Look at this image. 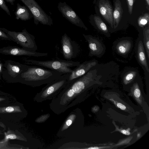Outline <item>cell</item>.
Returning a JSON list of instances; mask_svg holds the SVG:
<instances>
[{
  "label": "cell",
  "instance_id": "6da1fadb",
  "mask_svg": "<svg viewBox=\"0 0 149 149\" xmlns=\"http://www.w3.org/2000/svg\"><path fill=\"white\" fill-rule=\"evenodd\" d=\"M96 69H91L86 74L67 84L61 92L49 104L51 110L58 115L77 105L82 100L83 94L94 81L102 77Z\"/></svg>",
  "mask_w": 149,
  "mask_h": 149
},
{
  "label": "cell",
  "instance_id": "7a4b0ae2",
  "mask_svg": "<svg viewBox=\"0 0 149 149\" xmlns=\"http://www.w3.org/2000/svg\"><path fill=\"white\" fill-rule=\"evenodd\" d=\"M20 74L23 83L35 87L48 84L63 74L39 66H29Z\"/></svg>",
  "mask_w": 149,
  "mask_h": 149
},
{
  "label": "cell",
  "instance_id": "3957f363",
  "mask_svg": "<svg viewBox=\"0 0 149 149\" xmlns=\"http://www.w3.org/2000/svg\"><path fill=\"white\" fill-rule=\"evenodd\" d=\"M80 109L76 108L71 111L66 117L57 132L59 137L77 139L81 126Z\"/></svg>",
  "mask_w": 149,
  "mask_h": 149
},
{
  "label": "cell",
  "instance_id": "277c9868",
  "mask_svg": "<svg viewBox=\"0 0 149 149\" xmlns=\"http://www.w3.org/2000/svg\"><path fill=\"white\" fill-rule=\"evenodd\" d=\"M70 73L63 74L59 78L47 84L36 94L34 100L37 102H42L55 98L66 86Z\"/></svg>",
  "mask_w": 149,
  "mask_h": 149
},
{
  "label": "cell",
  "instance_id": "5b68a950",
  "mask_svg": "<svg viewBox=\"0 0 149 149\" xmlns=\"http://www.w3.org/2000/svg\"><path fill=\"white\" fill-rule=\"evenodd\" d=\"M26 62L29 64L58 71L63 74L71 73L72 70L70 68L77 66L80 64L79 62L63 60L40 61L29 59L26 60Z\"/></svg>",
  "mask_w": 149,
  "mask_h": 149
},
{
  "label": "cell",
  "instance_id": "8992f818",
  "mask_svg": "<svg viewBox=\"0 0 149 149\" xmlns=\"http://www.w3.org/2000/svg\"><path fill=\"white\" fill-rule=\"evenodd\" d=\"M0 29L5 32L11 40L16 42L25 49L33 51L38 49L37 46L33 35L29 33L25 29L21 32L8 31L4 28Z\"/></svg>",
  "mask_w": 149,
  "mask_h": 149
},
{
  "label": "cell",
  "instance_id": "52a82bcc",
  "mask_svg": "<svg viewBox=\"0 0 149 149\" xmlns=\"http://www.w3.org/2000/svg\"><path fill=\"white\" fill-rule=\"evenodd\" d=\"M29 8L34 18V23H39L51 26L53 24L51 17L47 15L35 0H20Z\"/></svg>",
  "mask_w": 149,
  "mask_h": 149
},
{
  "label": "cell",
  "instance_id": "ba28073f",
  "mask_svg": "<svg viewBox=\"0 0 149 149\" xmlns=\"http://www.w3.org/2000/svg\"><path fill=\"white\" fill-rule=\"evenodd\" d=\"M27 114L23 104L19 102H13L7 106L0 107V117L21 119L26 117Z\"/></svg>",
  "mask_w": 149,
  "mask_h": 149
},
{
  "label": "cell",
  "instance_id": "9c48e42d",
  "mask_svg": "<svg viewBox=\"0 0 149 149\" xmlns=\"http://www.w3.org/2000/svg\"><path fill=\"white\" fill-rule=\"evenodd\" d=\"M61 42L62 54L65 59L70 60L77 56L79 52L78 45L66 34L62 36Z\"/></svg>",
  "mask_w": 149,
  "mask_h": 149
},
{
  "label": "cell",
  "instance_id": "30bf717a",
  "mask_svg": "<svg viewBox=\"0 0 149 149\" xmlns=\"http://www.w3.org/2000/svg\"><path fill=\"white\" fill-rule=\"evenodd\" d=\"M58 8L63 16L72 24L86 30H88L75 12L65 2H60L58 3Z\"/></svg>",
  "mask_w": 149,
  "mask_h": 149
},
{
  "label": "cell",
  "instance_id": "8fae6325",
  "mask_svg": "<svg viewBox=\"0 0 149 149\" xmlns=\"http://www.w3.org/2000/svg\"><path fill=\"white\" fill-rule=\"evenodd\" d=\"M0 53L12 56H27L37 57L47 56L48 54L47 53L37 52L15 46L2 47L0 49Z\"/></svg>",
  "mask_w": 149,
  "mask_h": 149
},
{
  "label": "cell",
  "instance_id": "7c38bea8",
  "mask_svg": "<svg viewBox=\"0 0 149 149\" xmlns=\"http://www.w3.org/2000/svg\"><path fill=\"white\" fill-rule=\"evenodd\" d=\"M88 42L90 50L89 56H96L100 57L105 52V47L97 38L90 35H83Z\"/></svg>",
  "mask_w": 149,
  "mask_h": 149
},
{
  "label": "cell",
  "instance_id": "4fadbf2b",
  "mask_svg": "<svg viewBox=\"0 0 149 149\" xmlns=\"http://www.w3.org/2000/svg\"><path fill=\"white\" fill-rule=\"evenodd\" d=\"M96 60L85 61L79 65L72 70L69 77L67 84L72 80L81 77L86 74L93 67L97 64Z\"/></svg>",
  "mask_w": 149,
  "mask_h": 149
},
{
  "label": "cell",
  "instance_id": "5bb4252c",
  "mask_svg": "<svg viewBox=\"0 0 149 149\" xmlns=\"http://www.w3.org/2000/svg\"><path fill=\"white\" fill-rule=\"evenodd\" d=\"M99 10L101 15L112 28L113 27V9L109 0H100Z\"/></svg>",
  "mask_w": 149,
  "mask_h": 149
},
{
  "label": "cell",
  "instance_id": "9a60e30c",
  "mask_svg": "<svg viewBox=\"0 0 149 149\" xmlns=\"http://www.w3.org/2000/svg\"><path fill=\"white\" fill-rule=\"evenodd\" d=\"M114 8L113 12V26L115 29L118 26L121 18L123 10L120 0H113Z\"/></svg>",
  "mask_w": 149,
  "mask_h": 149
},
{
  "label": "cell",
  "instance_id": "2e32d148",
  "mask_svg": "<svg viewBox=\"0 0 149 149\" xmlns=\"http://www.w3.org/2000/svg\"><path fill=\"white\" fill-rule=\"evenodd\" d=\"M4 138L2 141H6L9 139H16L24 141H27L26 137L19 131L10 130L9 128L7 132H4Z\"/></svg>",
  "mask_w": 149,
  "mask_h": 149
},
{
  "label": "cell",
  "instance_id": "e0dca14e",
  "mask_svg": "<svg viewBox=\"0 0 149 149\" xmlns=\"http://www.w3.org/2000/svg\"><path fill=\"white\" fill-rule=\"evenodd\" d=\"M137 57L140 63L149 72V68L146 59L144 48L142 41L140 40L137 47Z\"/></svg>",
  "mask_w": 149,
  "mask_h": 149
},
{
  "label": "cell",
  "instance_id": "ac0fdd59",
  "mask_svg": "<svg viewBox=\"0 0 149 149\" xmlns=\"http://www.w3.org/2000/svg\"><path fill=\"white\" fill-rule=\"evenodd\" d=\"M29 66L22 65L20 67L16 64L8 63L7 68L8 73L11 76L15 77L16 76L25 71Z\"/></svg>",
  "mask_w": 149,
  "mask_h": 149
},
{
  "label": "cell",
  "instance_id": "d6986e66",
  "mask_svg": "<svg viewBox=\"0 0 149 149\" xmlns=\"http://www.w3.org/2000/svg\"><path fill=\"white\" fill-rule=\"evenodd\" d=\"M92 22L93 24L100 31L105 34H109L107 26L101 18L97 15H94L93 16Z\"/></svg>",
  "mask_w": 149,
  "mask_h": 149
},
{
  "label": "cell",
  "instance_id": "ffe728a7",
  "mask_svg": "<svg viewBox=\"0 0 149 149\" xmlns=\"http://www.w3.org/2000/svg\"><path fill=\"white\" fill-rule=\"evenodd\" d=\"M16 10L15 12L16 18L22 20H26L30 18V13L26 7L17 4Z\"/></svg>",
  "mask_w": 149,
  "mask_h": 149
},
{
  "label": "cell",
  "instance_id": "44dd1931",
  "mask_svg": "<svg viewBox=\"0 0 149 149\" xmlns=\"http://www.w3.org/2000/svg\"><path fill=\"white\" fill-rule=\"evenodd\" d=\"M132 43L128 40H123L119 42L117 45L116 49L118 52L122 54H125L130 50Z\"/></svg>",
  "mask_w": 149,
  "mask_h": 149
},
{
  "label": "cell",
  "instance_id": "7402d4cb",
  "mask_svg": "<svg viewBox=\"0 0 149 149\" xmlns=\"http://www.w3.org/2000/svg\"><path fill=\"white\" fill-rule=\"evenodd\" d=\"M144 43L145 47L147 56L149 59V28L146 27L143 30Z\"/></svg>",
  "mask_w": 149,
  "mask_h": 149
},
{
  "label": "cell",
  "instance_id": "603a6c76",
  "mask_svg": "<svg viewBox=\"0 0 149 149\" xmlns=\"http://www.w3.org/2000/svg\"><path fill=\"white\" fill-rule=\"evenodd\" d=\"M137 74V72L135 71H130L127 72L124 77V83L126 84L130 82L135 78Z\"/></svg>",
  "mask_w": 149,
  "mask_h": 149
},
{
  "label": "cell",
  "instance_id": "cb8c5ba5",
  "mask_svg": "<svg viewBox=\"0 0 149 149\" xmlns=\"http://www.w3.org/2000/svg\"><path fill=\"white\" fill-rule=\"evenodd\" d=\"M11 101L7 95L0 93V107L7 106L12 103Z\"/></svg>",
  "mask_w": 149,
  "mask_h": 149
},
{
  "label": "cell",
  "instance_id": "d4e9b609",
  "mask_svg": "<svg viewBox=\"0 0 149 149\" xmlns=\"http://www.w3.org/2000/svg\"><path fill=\"white\" fill-rule=\"evenodd\" d=\"M149 22V15L148 13L145 14L141 17L139 20V24L140 26H143Z\"/></svg>",
  "mask_w": 149,
  "mask_h": 149
},
{
  "label": "cell",
  "instance_id": "484cf974",
  "mask_svg": "<svg viewBox=\"0 0 149 149\" xmlns=\"http://www.w3.org/2000/svg\"><path fill=\"white\" fill-rule=\"evenodd\" d=\"M50 116V115L49 113L42 115L37 118L35 121L38 123L44 122Z\"/></svg>",
  "mask_w": 149,
  "mask_h": 149
},
{
  "label": "cell",
  "instance_id": "4316f807",
  "mask_svg": "<svg viewBox=\"0 0 149 149\" xmlns=\"http://www.w3.org/2000/svg\"><path fill=\"white\" fill-rule=\"evenodd\" d=\"M128 6V12L130 14L132 13L133 8L135 0H126Z\"/></svg>",
  "mask_w": 149,
  "mask_h": 149
},
{
  "label": "cell",
  "instance_id": "83f0119b",
  "mask_svg": "<svg viewBox=\"0 0 149 149\" xmlns=\"http://www.w3.org/2000/svg\"><path fill=\"white\" fill-rule=\"evenodd\" d=\"M0 7L8 15H10V11L3 0H0Z\"/></svg>",
  "mask_w": 149,
  "mask_h": 149
},
{
  "label": "cell",
  "instance_id": "f1b7e54d",
  "mask_svg": "<svg viewBox=\"0 0 149 149\" xmlns=\"http://www.w3.org/2000/svg\"><path fill=\"white\" fill-rule=\"evenodd\" d=\"M0 39L3 40H11L8 35L0 29Z\"/></svg>",
  "mask_w": 149,
  "mask_h": 149
},
{
  "label": "cell",
  "instance_id": "f546056e",
  "mask_svg": "<svg viewBox=\"0 0 149 149\" xmlns=\"http://www.w3.org/2000/svg\"><path fill=\"white\" fill-rule=\"evenodd\" d=\"M134 93L135 96L137 98L140 97L141 95V92L140 90L138 88H136L134 92Z\"/></svg>",
  "mask_w": 149,
  "mask_h": 149
},
{
  "label": "cell",
  "instance_id": "4dcf8cb0",
  "mask_svg": "<svg viewBox=\"0 0 149 149\" xmlns=\"http://www.w3.org/2000/svg\"><path fill=\"white\" fill-rule=\"evenodd\" d=\"M118 107L122 110H124L126 109V107L122 103H118L117 104Z\"/></svg>",
  "mask_w": 149,
  "mask_h": 149
},
{
  "label": "cell",
  "instance_id": "1f68e13d",
  "mask_svg": "<svg viewBox=\"0 0 149 149\" xmlns=\"http://www.w3.org/2000/svg\"><path fill=\"white\" fill-rule=\"evenodd\" d=\"M121 132L125 135H129L130 134V132L128 130H122L121 131Z\"/></svg>",
  "mask_w": 149,
  "mask_h": 149
},
{
  "label": "cell",
  "instance_id": "d6a6232c",
  "mask_svg": "<svg viewBox=\"0 0 149 149\" xmlns=\"http://www.w3.org/2000/svg\"><path fill=\"white\" fill-rule=\"evenodd\" d=\"M104 148L102 147H90L89 148H88L87 149H100V148Z\"/></svg>",
  "mask_w": 149,
  "mask_h": 149
},
{
  "label": "cell",
  "instance_id": "836d02e7",
  "mask_svg": "<svg viewBox=\"0 0 149 149\" xmlns=\"http://www.w3.org/2000/svg\"><path fill=\"white\" fill-rule=\"evenodd\" d=\"M0 126L3 128V131L6 130V126L3 123L1 122H0Z\"/></svg>",
  "mask_w": 149,
  "mask_h": 149
},
{
  "label": "cell",
  "instance_id": "e575fe53",
  "mask_svg": "<svg viewBox=\"0 0 149 149\" xmlns=\"http://www.w3.org/2000/svg\"><path fill=\"white\" fill-rule=\"evenodd\" d=\"M6 1L12 4L13 3L14 0H6Z\"/></svg>",
  "mask_w": 149,
  "mask_h": 149
},
{
  "label": "cell",
  "instance_id": "d590c367",
  "mask_svg": "<svg viewBox=\"0 0 149 149\" xmlns=\"http://www.w3.org/2000/svg\"><path fill=\"white\" fill-rule=\"evenodd\" d=\"M146 1L148 7V8L149 6V0H146Z\"/></svg>",
  "mask_w": 149,
  "mask_h": 149
},
{
  "label": "cell",
  "instance_id": "8d00e7d4",
  "mask_svg": "<svg viewBox=\"0 0 149 149\" xmlns=\"http://www.w3.org/2000/svg\"><path fill=\"white\" fill-rule=\"evenodd\" d=\"M1 67L0 65V71H1Z\"/></svg>",
  "mask_w": 149,
  "mask_h": 149
}]
</instances>
